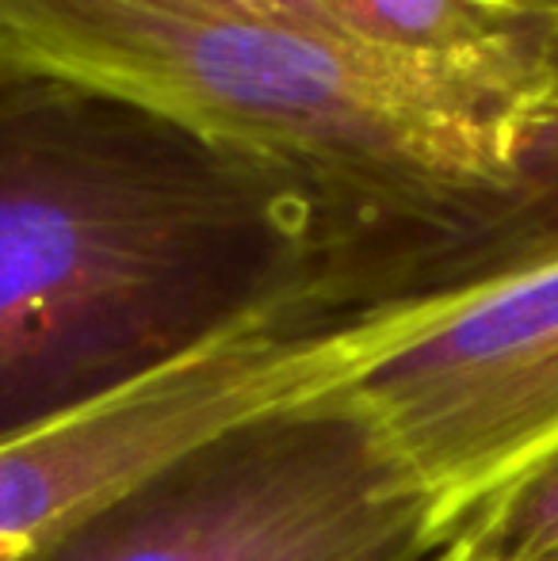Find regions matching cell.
<instances>
[{"label":"cell","mask_w":558,"mask_h":561,"mask_svg":"<svg viewBox=\"0 0 558 561\" xmlns=\"http://www.w3.org/2000/svg\"><path fill=\"white\" fill-rule=\"evenodd\" d=\"M321 244V203L291 169L0 58V444L291 302Z\"/></svg>","instance_id":"1"},{"label":"cell","mask_w":558,"mask_h":561,"mask_svg":"<svg viewBox=\"0 0 558 561\" xmlns=\"http://www.w3.org/2000/svg\"><path fill=\"white\" fill-rule=\"evenodd\" d=\"M0 58L269 157L314 187V287L379 302L513 192L539 81L513 84L200 0H0Z\"/></svg>","instance_id":"2"},{"label":"cell","mask_w":558,"mask_h":561,"mask_svg":"<svg viewBox=\"0 0 558 561\" xmlns=\"http://www.w3.org/2000/svg\"><path fill=\"white\" fill-rule=\"evenodd\" d=\"M413 524L436 527L429 501L333 386L184 450L0 561H329Z\"/></svg>","instance_id":"3"},{"label":"cell","mask_w":558,"mask_h":561,"mask_svg":"<svg viewBox=\"0 0 558 561\" xmlns=\"http://www.w3.org/2000/svg\"><path fill=\"white\" fill-rule=\"evenodd\" d=\"M352 313L367 347L341 390L429 501L440 542L558 450V260Z\"/></svg>","instance_id":"4"},{"label":"cell","mask_w":558,"mask_h":561,"mask_svg":"<svg viewBox=\"0 0 558 561\" xmlns=\"http://www.w3.org/2000/svg\"><path fill=\"white\" fill-rule=\"evenodd\" d=\"M367 321L310 290L176 367L0 444V550H23L241 421L352 375Z\"/></svg>","instance_id":"5"},{"label":"cell","mask_w":558,"mask_h":561,"mask_svg":"<svg viewBox=\"0 0 558 561\" xmlns=\"http://www.w3.org/2000/svg\"><path fill=\"white\" fill-rule=\"evenodd\" d=\"M558 260V15L539 23V126L516 169L513 192L467 233L421 260L383 306L482 287Z\"/></svg>","instance_id":"6"},{"label":"cell","mask_w":558,"mask_h":561,"mask_svg":"<svg viewBox=\"0 0 558 561\" xmlns=\"http://www.w3.org/2000/svg\"><path fill=\"white\" fill-rule=\"evenodd\" d=\"M344 35L432 66L513 84L539 81L544 15L505 0H329Z\"/></svg>","instance_id":"7"},{"label":"cell","mask_w":558,"mask_h":561,"mask_svg":"<svg viewBox=\"0 0 558 561\" xmlns=\"http://www.w3.org/2000/svg\"><path fill=\"white\" fill-rule=\"evenodd\" d=\"M447 539H459L478 561H536L558 550V450L501 489ZM444 539V542H447Z\"/></svg>","instance_id":"8"},{"label":"cell","mask_w":558,"mask_h":561,"mask_svg":"<svg viewBox=\"0 0 558 561\" xmlns=\"http://www.w3.org/2000/svg\"><path fill=\"white\" fill-rule=\"evenodd\" d=\"M200 4L218 8V12L249 15V20L283 23V27L349 38L341 27V20L333 15V8H329V0H200ZM352 43H356V38H352Z\"/></svg>","instance_id":"9"},{"label":"cell","mask_w":558,"mask_h":561,"mask_svg":"<svg viewBox=\"0 0 558 561\" xmlns=\"http://www.w3.org/2000/svg\"><path fill=\"white\" fill-rule=\"evenodd\" d=\"M440 547V535L432 524H413L402 531H390L383 539H372L364 547H352L329 561H429Z\"/></svg>","instance_id":"10"},{"label":"cell","mask_w":558,"mask_h":561,"mask_svg":"<svg viewBox=\"0 0 558 561\" xmlns=\"http://www.w3.org/2000/svg\"><path fill=\"white\" fill-rule=\"evenodd\" d=\"M429 561H478L475 554H470L467 547H463L459 539H447V542H440L436 550H432V558Z\"/></svg>","instance_id":"11"},{"label":"cell","mask_w":558,"mask_h":561,"mask_svg":"<svg viewBox=\"0 0 558 561\" xmlns=\"http://www.w3.org/2000/svg\"><path fill=\"white\" fill-rule=\"evenodd\" d=\"M513 8H524V12H536V15H558V0H505Z\"/></svg>","instance_id":"12"},{"label":"cell","mask_w":558,"mask_h":561,"mask_svg":"<svg viewBox=\"0 0 558 561\" xmlns=\"http://www.w3.org/2000/svg\"><path fill=\"white\" fill-rule=\"evenodd\" d=\"M4 554H12V550H0V558H4Z\"/></svg>","instance_id":"13"}]
</instances>
